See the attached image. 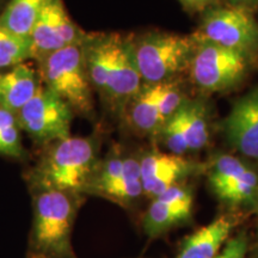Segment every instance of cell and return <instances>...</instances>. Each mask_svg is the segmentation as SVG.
I'll return each mask as SVG.
<instances>
[{
	"label": "cell",
	"mask_w": 258,
	"mask_h": 258,
	"mask_svg": "<svg viewBox=\"0 0 258 258\" xmlns=\"http://www.w3.org/2000/svg\"><path fill=\"white\" fill-rule=\"evenodd\" d=\"M185 99L178 80L144 84L122 116L135 133L156 138Z\"/></svg>",
	"instance_id": "9"
},
{
	"label": "cell",
	"mask_w": 258,
	"mask_h": 258,
	"mask_svg": "<svg viewBox=\"0 0 258 258\" xmlns=\"http://www.w3.org/2000/svg\"><path fill=\"white\" fill-rule=\"evenodd\" d=\"M73 115L60 97L41 84L36 95L17 114V120L35 144L50 145L71 137Z\"/></svg>",
	"instance_id": "10"
},
{
	"label": "cell",
	"mask_w": 258,
	"mask_h": 258,
	"mask_svg": "<svg viewBox=\"0 0 258 258\" xmlns=\"http://www.w3.org/2000/svg\"><path fill=\"white\" fill-rule=\"evenodd\" d=\"M235 224L233 215H220L188 235L175 258H215L228 240Z\"/></svg>",
	"instance_id": "17"
},
{
	"label": "cell",
	"mask_w": 258,
	"mask_h": 258,
	"mask_svg": "<svg viewBox=\"0 0 258 258\" xmlns=\"http://www.w3.org/2000/svg\"><path fill=\"white\" fill-rule=\"evenodd\" d=\"M249 247V240L245 233H239L226 241L215 258H244Z\"/></svg>",
	"instance_id": "22"
},
{
	"label": "cell",
	"mask_w": 258,
	"mask_h": 258,
	"mask_svg": "<svg viewBox=\"0 0 258 258\" xmlns=\"http://www.w3.org/2000/svg\"><path fill=\"white\" fill-rule=\"evenodd\" d=\"M134 63L144 84L178 80L189 71L196 48V35L150 31L128 36Z\"/></svg>",
	"instance_id": "4"
},
{
	"label": "cell",
	"mask_w": 258,
	"mask_h": 258,
	"mask_svg": "<svg viewBox=\"0 0 258 258\" xmlns=\"http://www.w3.org/2000/svg\"><path fill=\"white\" fill-rule=\"evenodd\" d=\"M86 35L71 19L63 0H47L29 36L32 57L38 60L63 48L78 46Z\"/></svg>",
	"instance_id": "13"
},
{
	"label": "cell",
	"mask_w": 258,
	"mask_h": 258,
	"mask_svg": "<svg viewBox=\"0 0 258 258\" xmlns=\"http://www.w3.org/2000/svg\"><path fill=\"white\" fill-rule=\"evenodd\" d=\"M254 209H256V212H257V215H258V199H257V203H256V207H254Z\"/></svg>",
	"instance_id": "25"
},
{
	"label": "cell",
	"mask_w": 258,
	"mask_h": 258,
	"mask_svg": "<svg viewBox=\"0 0 258 258\" xmlns=\"http://www.w3.org/2000/svg\"><path fill=\"white\" fill-rule=\"evenodd\" d=\"M31 57L30 38L19 36L0 23V70L12 69Z\"/></svg>",
	"instance_id": "20"
},
{
	"label": "cell",
	"mask_w": 258,
	"mask_h": 258,
	"mask_svg": "<svg viewBox=\"0 0 258 258\" xmlns=\"http://www.w3.org/2000/svg\"><path fill=\"white\" fill-rule=\"evenodd\" d=\"M169 153L185 157L209 143V110L201 98H186L154 138Z\"/></svg>",
	"instance_id": "12"
},
{
	"label": "cell",
	"mask_w": 258,
	"mask_h": 258,
	"mask_svg": "<svg viewBox=\"0 0 258 258\" xmlns=\"http://www.w3.org/2000/svg\"><path fill=\"white\" fill-rule=\"evenodd\" d=\"M196 35L254 61L258 59V21L250 10L230 4L212 6L202 12Z\"/></svg>",
	"instance_id": "8"
},
{
	"label": "cell",
	"mask_w": 258,
	"mask_h": 258,
	"mask_svg": "<svg viewBox=\"0 0 258 258\" xmlns=\"http://www.w3.org/2000/svg\"><path fill=\"white\" fill-rule=\"evenodd\" d=\"M47 0H10L0 23L19 36L29 37Z\"/></svg>",
	"instance_id": "19"
},
{
	"label": "cell",
	"mask_w": 258,
	"mask_h": 258,
	"mask_svg": "<svg viewBox=\"0 0 258 258\" xmlns=\"http://www.w3.org/2000/svg\"><path fill=\"white\" fill-rule=\"evenodd\" d=\"M36 72L27 63H19L0 73V108L17 114L40 88Z\"/></svg>",
	"instance_id": "18"
},
{
	"label": "cell",
	"mask_w": 258,
	"mask_h": 258,
	"mask_svg": "<svg viewBox=\"0 0 258 258\" xmlns=\"http://www.w3.org/2000/svg\"><path fill=\"white\" fill-rule=\"evenodd\" d=\"M32 225L28 258H77L72 231L85 196L54 189H31Z\"/></svg>",
	"instance_id": "2"
},
{
	"label": "cell",
	"mask_w": 258,
	"mask_h": 258,
	"mask_svg": "<svg viewBox=\"0 0 258 258\" xmlns=\"http://www.w3.org/2000/svg\"><path fill=\"white\" fill-rule=\"evenodd\" d=\"M178 2L190 14H195V12L202 14L207 9L219 4V0H178Z\"/></svg>",
	"instance_id": "23"
},
{
	"label": "cell",
	"mask_w": 258,
	"mask_h": 258,
	"mask_svg": "<svg viewBox=\"0 0 258 258\" xmlns=\"http://www.w3.org/2000/svg\"><path fill=\"white\" fill-rule=\"evenodd\" d=\"M21 132L17 116L0 108V156L24 159L25 150Z\"/></svg>",
	"instance_id": "21"
},
{
	"label": "cell",
	"mask_w": 258,
	"mask_h": 258,
	"mask_svg": "<svg viewBox=\"0 0 258 258\" xmlns=\"http://www.w3.org/2000/svg\"><path fill=\"white\" fill-rule=\"evenodd\" d=\"M37 61L42 85L60 97L74 114L91 117L95 110L93 89L84 63L82 44L54 51Z\"/></svg>",
	"instance_id": "5"
},
{
	"label": "cell",
	"mask_w": 258,
	"mask_h": 258,
	"mask_svg": "<svg viewBox=\"0 0 258 258\" xmlns=\"http://www.w3.org/2000/svg\"><path fill=\"white\" fill-rule=\"evenodd\" d=\"M90 84L114 114H123L144 83L135 66L128 36L121 34H88L82 43Z\"/></svg>",
	"instance_id": "1"
},
{
	"label": "cell",
	"mask_w": 258,
	"mask_h": 258,
	"mask_svg": "<svg viewBox=\"0 0 258 258\" xmlns=\"http://www.w3.org/2000/svg\"><path fill=\"white\" fill-rule=\"evenodd\" d=\"M227 4L237 6V8L250 10L252 12L258 10V0H227Z\"/></svg>",
	"instance_id": "24"
},
{
	"label": "cell",
	"mask_w": 258,
	"mask_h": 258,
	"mask_svg": "<svg viewBox=\"0 0 258 258\" xmlns=\"http://www.w3.org/2000/svg\"><path fill=\"white\" fill-rule=\"evenodd\" d=\"M225 140L247 159H258V86L241 96L221 122Z\"/></svg>",
	"instance_id": "16"
},
{
	"label": "cell",
	"mask_w": 258,
	"mask_h": 258,
	"mask_svg": "<svg viewBox=\"0 0 258 258\" xmlns=\"http://www.w3.org/2000/svg\"><path fill=\"white\" fill-rule=\"evenodd\" d=\"M208 182L219 201L233 208L256 207L258 171L233 154L219 153L208 167Z\"/></svg>",
	"instance_id": "11"
},
{
	"label": "cell",
	"mask_w": 258,
	"mask_h": 258,
	"mask_svg": "<svg viewBox=\"0 0 258 258\" xmlns=\"http://www.w3.org/2000/svg\"><path fill=\"white\" fill-rule=\"evenodd\" d=\"M206 170V165L159 150L140 154V173L145 198L152 200L172 186L182 184L189 177Z\"/></svg>",
	"instance_id": "14"
},
{
	"label": "cell",
	"mask_w": 258,
	"mask_h": 258,
	"mask_svg": "<svg viewBox=\"0 0 258 258\" xmlns=\"http://www.w3.org/2000/svg\"><path fill=\"white\" fill-rule=\"evenodd\" d=\"M253 62V59L240 51L219 46L196 35L189 73L194 84L202 91L224 92L240 85Z\"/></svg>",
	"instance_id": "6"
},
{
	"label": "cell",
	"mask_w": 258,
	"mask_h": 258,
	"mask_svg": "<svg viewBox=\"0 0 258 258\" xmlns=\"http://www.w3.org/2000/svg\"><path fill=\"white\" fill-rule=\"evenodd\" d=\"M85 195L98 196L131 208L144 196L140 173V154H128L112 148L99 159L85 189Z\"/></svg>",
	"instance_id": "7"
},
{
	"label": "cell",
	"mask_w": 258,
	"mask_h": 258,
	"mask_svg": "<svg viewBox=\"0 0 258 258\" xmlns=\"http://www.w3.org/2000/svg\"><path fill=\"white\" fill-rule=\"evenodd\" d=\"M99 158V140L71 137L50 144L29 173L31 189H54L85 196Z\"/></svg>",
	"instance_id": "3"
},
{
	"label": "cell",
	"mask_w": 258,
	"mask_h": 258,
	"mask_svg": "<svg viewBox=\"0 0 258 258\" xmlns=\"http://www.w3.org/2000/svg\"><path fill=\"white\" fill-rule=\"evenodd\" d=\"M194 195L189 185H175L151 200L143 218V231L151 239L160 237L192 215Z\"/></svg>",
	"instance_id": "15"
}]
</instances>
